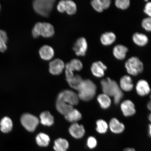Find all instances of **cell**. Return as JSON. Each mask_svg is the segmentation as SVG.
<instances>
[{
  "label": "cell",
  "mask_w": 151,
  "mask_h": 151,
  "mask_svg": "<svg viewBox=\"0 0 151 151\" xmlns=\"http://www.w3.org/2000/svg\"><path fill=\"white\" fill-rule=\"evenodd\" d=\"M65 116L66 120L73 124L77 123L82 118V115L80 111L74 108Z\"/></svg>",
  "instance_id": "24"
},
{
  "label": "cell",
  "mask_w": 151,
  "mask_h": 151,
  "mask_svg": "<svg viewBox=\"0 0 151 151\" xmlns=\"http://www.w3.org/2000/svg\"><path fill=\"white\" fill-rule=\"evenodd\" d=\"M107 67L104 63L99 61L93 62L91 66V71L94 76L101 78L104 76Z\"/></svg>",
  "instance_id": "9"
},
{
  "label": "cell",
  "mask_w": 151,
  "mask_h": 151,
  "mask_svg": "<svg viewBox=\"0 0 151 151\" xmlns=\"http://www.w3.org/2000/svg\"><path fill=\"white\" fill-rule=\"evenodd\" d=\"M13 126L12 120L9 117L5 116L0 121V130L3 133H9L12 131Z\"/></svg>",
  "instance_id": "21"
},
{
  "label": "cell",
  "mask_w": 151,
  "mask_h": 151,
  "mask_svg": "<svg viewBox=\"0 0 151 151\" xmlns=\"http://www.w3.org/2000/svg\"><path fill=\"white\" fill-rule=\"evenodd\" d=\"M120 108L124 116L129 117L134 116L136 112L134 104L131 100H124L120 104Z\"/></svg>",
  "instance_id": "11"
},
{
  "label": "cell",
  "mask_w": 151,
  "mask_h": 151,
  "mask_svg": "<svg viewBox=\"0 0 151 151\" xmlns=\"http://www.w3.org/2000/svg\"><path fill=\"white\" fill-rule=\"evenodd\" d=\"M96 131L100 134H104L106 133L109 129V124L105 120H98L96 122Z\"/></svg>",
  "instance_id": "30"
},
{
  "label": "cell",
  "mask_w": 151,
  "mask_h": 151,
  "mask_svg": "<svg viewBox=\"0 0 151 151\" xmlns=\"http://www.w3.org/2000/svg\"><path fill=\"white\" fill-rule=\"evenodd\" d=\"M97 89V86L93 81L90 79H85L77 90V94L80 99L84 101H89L95 97Z\"/></svg>",
  "instance_id": "2"
},
{
  "label": "cell",
  "mask_w": 151,
  "mask_h": 151,
  "mask_svg": "<svg viewBox=\"0 0 151 151\" xmlns=\"http://www.w3.org/2000/svg\"><path fill=\"white\" fill-rule=\"evenodd\" d=\"M55 30L54 26L48 22H42L41 36L45 38L50 37L54 35Z\"/></svg>",
  "instance_id": "22"
},
{
  "label": "cell",
  "mask_w": 151,
  "mask_h": 151,
  "mask_svg": "<svg viewBox=\"0 0 151 151\" xmlns=\"http://www.w3.org/2000/svg\"><path fill=\"white\" fill-rule=\"evenodd\" d=\"M151 125L150 124H149L148 126V135L150 137H151Z\"/></svg>",
  "instance_id": "40"
},
{
  "label": "cell",
  "mask_w": 151,
  "mask_h": 151,
  "mask_svg": "<svg viewBox=\"0 0 151 151\" xmlns=\"http://www.w3.org/2000/svg\"><path fill=\"white\" fill-rule=\"evenodd\" d=\"M56 107L58 112L65 116L73 109L72 106L58 100H57Z\"/></svg>",
  "instance_id": "25"
},
{
  "label": "cell",
  "mask_w": 151,
  "mask_h": 151,
  "mask_svg": "<svg viewBox=\"0 0 151 151\" xmlns=\"http://www.w3.org/2000/svg\"><path fill=\"white\" fill-rule=\"evenodd\" d=\"M77 6L75 2L71 0L65 1V12L68 14L73 15L76 13Z\"/></svg>",
  "instance_id": "31"
},
{
  "label": "cell",
  "mask_w": 151,
  "mask_h": 151,
  "mask_svg": "<svg viewBox=\"0 0 151 151\" xmlns=\"http://www.w3.org/2000/svg\"><path fill=\"white\" fill-rule=\"evenodd\" d=\"M54 51L52 47L47 45H43L39 50V54L41 59L49 61L54 57Z\"/></svg>",
  "instance_id": "18"
},
{
  "label": "cell",
  "mask_w": 151,
  "mask_h": 151,
  "mask_svg": "<svg viewBox=\"0 0 151 151\" xmlns=\"http://www.w3.org/2000/svg\"><path fill=\"white\" fill-rule=\"evenodd\" d=\"M83 67L82 61L77 58L71 60L65 65V74L66 79H69L74 76L73 72L80 71Z\"/></svg>",
  "instance_id": "7"
},
{
  "label": "cell",
  "mask_w": 151,
  "mask_h": 151,
  "mask_svg": "<svg viewBox=\"0 0 151 151\" xmlns=\"http://www.w3.org/2000/svg\"><path fill=\"white\" fill-rule=\"evenodd\" d=\"M69 148L68 142L65 139L58 138L54 142L53 148L55 151H67Z\"/></svg>",
  "instance_id": "26"
},
{
  "label": "cell",
  "mask_w": 151,
  "mask_h": 151,
  "mask_svg": "<svg viewBox=\"0 0 151 151\" xmlns=\"http://www.w3.org/2000/svg\"><path fill=\"white\" fill-rule=\"evenodd\" d=\"M147 108L149 109V110H150L151 109V101H150L149 102L148 104H147Z\"/></svg>",
  "instance_id": "41"
},
{
  "label": "cell",
  "mask_w": 151,
  "mask_h": 151,
  "mask_svg": "<svg viewBox=\"0 0 151 151\" xmlns=\"http://www.w3.org/2000/svg\"><path fill=\"white\" fill-rule=\"evenodd\" d=\"M109 127L111 132L116 134L123 133L125 128L124 124L115 118L111 119L109 124Z\"/></svg>",
  "instance_id": "17"
},
{
  "label": "cell",
  "mask_w": 151,
  "mask_h": 151,
  "mask_svg": "<svg viewBox=\"0 0 151 151\" xmlns=\"http://www.w3.org/2000/svg\"><path fill=\"white\" fill-rule=\"evenodd\" d=\"M141 26L145 31L150 32L151 31V19L150 17H147L143 19L141 22Z\"/></svg>",
  "instance_id": "35"
},
{
  "label": "cell",
  "mask_w": 151,
  "mask_h": 151,
  "mask_svg": "<svg viewBox=\"0 0 151 151\" xmlns=\"http://www.w3.org/2000/svg\"><path fill=\"white\" fill-rule=\"evenodd\" d=\"M87 146L90 149H93L97 147L98 142L97 139L93 137L90 136L88 137L87 140Z\"/></svg>",
  "instance_id": "36"
},
{
  "label": "cell",
  "mask_w": 151,
  "mask_h": 151,
  "mask_svg": "<svg viewBox=\"0 0 151 151\" xmlns=\"http://www.w3.org/2000/svg\"><path fill=\"white\" fill-rule=\"evenodd\" d=\"M69 132L72 136L76 139L82 138L86 134V130L83 126L77 123L71 124L69 128Z\"/></svg>",
  "instance_id": "13"
},
{
  "label": "cell",
  "mask_w": 151,
  "mask_h": 151,
  "mask_svg": "<svg viewBox=\"0 0 151 151\" xmlns=\"http://www.w3.org/2000/svg\"><path fill=\"white\" fill-rule=\"evenodd\" d=\"M57 100L73 106L78 104L80 101L78 94L70 90H65L61 92L58 95Z\"/></svg>",
  "instance_id": "6"
},
{
  "label": "cell",
  "mask_w": 151,
  "mask_h": 151,
  "mask_svg": "<svg viewBox=\"0 0 151 151\" xmlns=\"http://www.w3.org/2000/svg\"><path fill=\"white\" fill-rule=\"evenodd\" d=\"M64 62L60 58H56L49 63V71L52 75L61 74L65 68Z\"/></svg>",
  "instance_id": "10"
},
{
  "label": "cell",
  "mask_w": 151,
  "mask_h": 151,
  "mask_svg": "<svg viewBox=\"0 0 151 151\" xmlns=\"http://www.w3.org/2000/svg\"><path fill=\"white\" fill-rule=\"evenodd\" d=\"M40 122L43 125L50 126L54 123V118L48 111H45L40 115Z\"/></svg>",
  "instance_id": "27"
},
{
  "label": "cell",
  "mask_w": 151,
  "mask_h": 151,
  "mask_svg": "<svg viewBox=\"0 0 151 151\" xmlns=\"http://www.w3.org/2000/svg\"><path fill=\"white\" fill-rule=\"evenodd\" d=\"M58 12L61 13L65 12V1L62 0L58 2L57 6Z\"/></svg>",
  "instance_id": "38"
},
{
  "label": "cell",
  "mask_w": 151,
  "mask_h": 151,
  "mask_svg": "<svg viewBox=\"0 0 151 151\" xmlns=\"http://www.w3.org/2000/svg\"><path fill=\"white\" fill-rule=\"evenodd\" d=\"M143 12L148 16L151 17V2L148 1L145 4Z\"/></svg>",
  "instance_id": "37"
},
{
  "label": "cell",
  "mask_w": 151,
  "mask_h": 151,
  "mask_svg": "<svg viewBox=\"0 0 151 151\" xmlns=\"http://www.w3.org/2000/svg\"><path fill=\"white\" fill-rule=\"evenodd\" d=\"M55 1L54 0H35L33 3V9L37 14L47 17L53 8Z\"/></svg>",
  "instance_id": "4"
},
{
  "label": "cell",
  "mask_w": 151,
  "mask_h": 151,
  "mask_svg": "<svg viewBox=\"0 0 151 151\" xmlns=\"http://www.w3.org/2000/svg\"><path fill=\"white\" fill-rule=\"evenodd\" d=\"M1 5H0V11H1Z\"/></svg>",
  "instance_id": "43"
},
{
  "label": "cell",
  "mask_w": 151,
  "mask_h": 151,
  "mask_svg": "<svg viewBox=\"0 0 151 151\" xmlns=\"http://www.w3.org/2000/svg\"><path fill=\"white\" fill-rule=\"evenodd\" d=\"M126 71L128 74L137 76L144 70V65L137 56H133L128 58L124 64Z\"/></svg>",
  "instance_id": "3"
},
{
  "label": "cell",
  "mask_w": 151,
  "mask_h": 151,
  "mask_svg": "<svg viewBox=\"0 0 151 151\" xmlns=\"http://www.w3.org/2000/svg\"><path fill=\"white\" fill-rule=\"evenodd\" d=\"M115 5L118 9L125 10L129 8L131 5V1L129 0H116Z\"/></svg>",
  "instance_id": "33"
},
{
  "label": "cell",
  "mask_w": 151,
  "mask_h": 151,
  "mask_svg": "<svg viewBox=\"0 0 151 151\" xmlns=\"http://www.w3.org/2000/svg\"><path fill=\"white\" fill-rule=\"evenodd\" d=\"M8 41V37L6 33L3 32H0V52H4L7 49L6 43Z\"/></svg>",
  "instance_id": "32"
},
{
  "label": "cell",
  "mask_w": 151,
  "mask_h": 151,
  "mask_svg": "<svg viewBox=\"0 0 151 151\" xmlns=\"http://www.w3.org/2000/svg\"><path fill=\"white\" fill-rule=\"evenodd\" d=\"M137 93L141 97L148 95L150 92V88L148 83L146 80L141 79L138 81L135 86Z\"/></svg>",
  "instance_id": "12"
},
{
  "label": "cell",
  "mask_w": 151,
  "mask_h": 151,
  "mask_svg": "<svg viewBox=\"0 0 151 151\" xmlns=\"http://www.w3.org/2000/svg\"><path fill=\"white\" fill-rule=\"evenodd\" d=\"M83 80L80 75H76L69 79H66L68 83L72 88L77 91Z\"/></svg>",
  "instance_id": "28"
},
{
  "label": "cell",
  "mask_w": 151,
  "mask_h": 151,
  "mask_svg": "<svg viewBox=\"0 0 151 151\" xmlns=\"http://www.w3.org/2000/svg\"><path fill=\"white\" fill-rule=\"evenodd\" d=\"M21 122L24 128L30 132L35 131L39 124V120L34 115L26 113L22 115L21 118Z\"/></svg>",
  "instance_id": "5"
},
{
  "label": "cell",
  "mask_w": 151,
  "mask_h": 151,
  "mask_svg": "<svg viewBox=\"0 0 151 151\" xmlns=\"http://www.w3.org/2000/svg\"><path fill=\"white\" fill-rule=\"evenodd\" d=\"M101 84L103 93L113 97L116 104L120 103L123 98L124 93L116 81L107 77L101 81Z\"/></svg>",
  "instance_id": "1"
},
{
  "label": "cell",
  "mask_w": 151,
  "mask_h": 151,
  "mask_svg": "<svg viewBox=\"0 0 151 151\" xmlns=\"http://www.w3.org/2000/svg\"><path fill=\"white\" fill-rule=\"evenodd\" d=\"M92 8L99 13H101L108 9L111 6L110 0H92L91 1Z\"/></svg>",
  "instance_id": "14"
},
{
  "label": "cell",
  "mask_w": 151,
  "mask_h": 151,
  "mask_svg": "<svg viewBox=\"0 0 151 151\" xmlns=\"http://www.w3.org/2000/svg\"><path fill=\"white\" fill-rule=\"evenodd\" d=\"M73 49L77 56H86L88 49V43L86 39L84 37H79L73 45Z\"/></svg>",
  "instance_id": "8"
},
{
  "label": "cell",
  "mask_w": 151,
  "mask_h": 151,
  "mask_svg": "<svg viewBox=\"0 0 151 151\" xmlns=\"http://www.w3.org/2000/svg\"><path fill=\"white\" fill-rule=\"evenodd\" d=\"M128 51V47L122 44H118L113 47L112 53L116 59L122 61L125 59Z\"/></svg>",
  "instance_id": "15"
},
{
  "label": "cell",
  "mask_w": 151,
  "mask_h": 151,
  "mask_svg": "<svg viewBox=\"0 0 151 151\" xmlns=\"http://www.w3.org/2000/svg\"><path fill=\"white\" fill-rule=\"evenodd\" d=\"M123 151H136L135 149L131 147H128L124 149Z\"/></svg>",
  "instance_id": "39"
},
{
  "label": "cell",
  "mask_w": 151,
  "mask_h": 151,
  "mask_svg": "<svg viewBox=\"0 0 151 151\" xmlns=\"http://www.w3.org/2000/svg\"><path fill=\"white\" fill-rule=\"evenodd\" d=\"M148 119H149V120H150V121H151V115L150 114V115H149V116H148Z\"/></svg>",
  "instance_id": "42"
},
{
  "label": "cell",
  "mask_w": 151,
  "mask_h": 151,
  "mask_svg": "<svg viewBox=\"0 0 151 151\" xmlns=\"http://www.w3.org/2000/svg\"><path fill=\"white\" fill-rule=\"evenodd\" d=\"M119 85L123 91H131L134 87L133 80L129 75L122 76L120 79Z\"/></svg>",
  "instance_id": "16"
},
{
  "label": "cell",
  "mask_w": 151,
  "mask_h": 151,
  "mask_svg": "<svg viewBox=\"0 0 151 151\" xmlns=\"http://www.w3.org/2000/svg\"><path fill=\"white\" fill-rule=\"evenodd\" d=\"M97 101L100 106L103 109H108L111 106L112 101L111 97L105 93H101L97 96Z\"/></svg>",
  "instance_id": "23"
},
{
  "label": "cell",
  "mask_w": 151,
  "mask_h": 151,
  "mask_svg": "<svg viewBox=\"0 0 151 151\" xmlns=\"http://www.w3.org/2000/svg\"><path fill=\"white\" fill-rule=\"evenodd\" d=\"M132 41L135 44L140 47L146 46L149 42V38L145 34L139 32L133 34L132 37Z\"/></svg>",
  "instance_id": "20"
},
{
  "label": "cell",
  "mask_w": 151,
  "mask_h": 151,
  "mask_svg": "<svg viewBox=\"0 0 151 151\" xmlns=\"http://www.w3.org/2000/svg\"><path fill=\"white\" fill-rule=\"evenodd\" d=\"M116 36L112 32H107L102 34L100 40L102 45L107 46H110L116 41Z\"/></svg>",
  "instance_id": "19"
},
{
  "label": "cell",
  "mask_w": 151,
  "mask_h": 151,
  "mask_svg": "<svg viewBox=\"0 0 151 151\" xmlns=\"http://www.w3.org/2000/svg\"><path fill=\"white\" fill-rule=\"evenodd\" d=\"M42 22H38L35 24L32 30V33L33 37L35 38H37L41 36V27Z\"/></svg>",
  "instance_id": "34"
},
{
  "label": "cell",
  "mask_w": 151,
  "mask_h": 151,
  "mask_svg": "<svg viewBox=\"0 0 151 151\" xmlns=\"http://www.w3.org/2000/svg\"><path fill=\"white\" fill-rule=\"evenodd\" d=\"M36 141L38 146L41 147L48 146L50 143V139L48 135L43 133L38 134L36 137Z\"/></svg>",
  "instance_id": "29"
}]
</instances>
